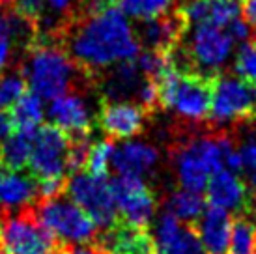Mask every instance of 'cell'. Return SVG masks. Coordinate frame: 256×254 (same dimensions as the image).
<instances>
[{"instance_id":"e575fe53","label":"cell","mask_w":256,"mask_h":254,"mask_svg":"<svg viewBox=\"0 0 256 254\" xmlns=\"http://www.w3.org/2000/svg\"><path fill=\"white\" fill-rule=\"evenodd\" d=\"M242 157H243V170L247 172L250 185L256 187V136L249 138L242 146Z\"/></svg>"},{"instance_id":"f35d334b","label":"cell","mask_w":256,"mask_h":254,"mask_svg":"<svg viewBox=\"0 0 256 254\" xmlns=\"http://www.w3.org/2000/svg\"><path fill=\"white\" fill-rule=\"evenodd\" d=\"M242 14L245 17V22L252 30H256V0H242Z\"/></svg>"},{"instance_id":"83f0119b","label":"cell","mask_w":256,"mask_h":254,"mask_svg":"<svg viewBox=\"0 0 256 254\" xmlns=\"http://www.w3.org/2000/svg\"><path fill=\"white\" fill-rule=\"evenodd\" d=\"M26 94V78L21 73L12 71L0 77V108H12Z\"/></svg>"},{"instance_id":"ba28073f","label":"cell","mask_w":256,"mask_h":254,"mask_svg":"<svg viewBox=\"0 0 256 254\" xmlns=\"http://www.w3.org/2000/svg\"><path fill=\"white\" fill-rule=\"evenodd\" d=\"M256 116V86L238 75L219 73L214 80V101L210 120L226 126Z\"/></svg>"},{"instance_id":"74e56055","label":"cell","mask_w":256,"mask_h":254,"mask_svg":"<svg viewBox=\"0 0 256 254\" xmlns=\"http://www.w3.org/2000/svg\"><path fill=\"white\" fill-rule=\"evenodd\" d=\"M56 254H107L101 250L98 245L96 247H88V245H62L58 248Z\"/></svg>"},{"instance_id":"8992f818","label":"cell","mask_w":256,"mask_h":254,"mask_svg":"<svg viewBox=\"0 0 256 254\" xmlns=\"http://www.w3.org/2000/svg\"><path fill=\"white\" fill-rule=\"evenodd\" d=\"M60 247L40 224L34 208L0 215V248L6 254H56Z\"/></svg>"},{"instance_id":"9a60e30c","label":"cell","mask_w":256,"mask_h":254,"mask_svg":"<svg viewBox=\"0 0 256 254\" xmlns=\"http://www.w3.org/2000/svg\"><path fill=\"white\" fill-rule=\"evenodd\" d=\"M96 245L107 254H157L156 241L144 228L118 222L96 238Z\"/></svg>"},{"instance_id":"7c38bea8","label":"cell","mask_w":256,"mask_h":254,"mask_svg":"<svg viewBox=\"0 0 256 254\" xmlns=\"http://www.w3.org/2000/svg\"><path fill=\"white\" fill-rule=\"evenodd\" d=\"M148 112L138 103L107 101L96 116V126L108 138H131L142 131Z\"/></svg>"},{"instance_id":"b9f144b4","label":"cell","mask_w":256,"mask_h":254,"mask_svg":"<svg viewBox=\"0 0 256 254\" xmlns=\"http://www.w3.org/2000/svg\"><path fill=\"white\" fill-rule=\"evenodd\" d=\"M0 254H6V252H4V250H2V248H0Z\"/></svg>"},{"instance_id":"4fadbf2b","label":"cell","mask_w":256,"mask_h":254,"mask_svg":"<svg viewBox=\"0 0 256 254\" xmlns=\"http://www.w3.org/2000/svg\"><path fill=\"white\" fill-rule=\"evenodd\" d=\"M185 32H187V24L176 8L174 12L163 15V17L140 21L135 34L140 45L146 47V50L170 54L182 43Z\"/></svg>"},{"instance_id":"2e32d148","label":"cell","mask_w":256,"mask_h":254,"mask_svg":"<svg viewBox=\"0 0 256 254\" xmlns=\"http://www.w3.org/2000/svg\"><path fill=\"white\" fill-rule=\"evenodd\" d=\"M159 162V152L146 142L128 140L114 148L112 164L118 176L138 178L150 176Z\"/></svg>"},{"instance_id":"603a6c76","label":"cell","mask_w":256,"mask_h":254,"mask_svg":"<svg viewBox=\"0 0 256 254\" xmlns=\"http://www.w3.org/2000/svg\"><path fill=\"white\" fill-rule=\"evenodd\" d=\"M228 254H256V213L238 215L232 220Z\"/></svg>"},{"instance_id":"d4e9b609","label":"cell","mask_w":256,"mask_h":254,"mask_svg":"<svg viewBox=\"0 0 256 254\" xmlns=\"http://www.w3.org/2000/svg\"><path fill=\"white\" fill-rule=\"evenodd\" d=\"M114 154V142L110 138L94 142L90 156L86 161V172L94 178H107L108 176V164L112 162Z\"/></svg>"},{"instance_id":"5b68a950","label":"cell","mask_w":256,"mask_h":254,"mask_svg":"<svg viewBox=\"0 0 256 254\" xmlns=\"http://www.w3.org/2000/svg\"><path fill=\"white\" fill-rule=\"evenodd\" d=\"M34 212L40 224L52 234L60 245H86L98 238L94 220L64 194L52 200H40Z\"/></svg>"},{"instance_id":"4dcf8cb0","label":"cell","mask_w":256,"mask_h":254,"mask_svg":"<svg viewBox=\"0 0 256 254\" xmlns=\"http://www.w3.org/2000/svg\"><path fill=\"white\" fill-rule=\"evenodd\" d=\"M212 2V17L210 24L228 26L232 21L240 19L242 14V0H210Z\"/></svg>"},{"instance_id":"9c48e42d","label":"cell","mask_w":256,"mask_h":254,"mask_svg":"<svg viewBox=\"0 0 256 254\" xmlns=\"http://www.w3.org/2000/svg\"><path fill=\"white\" fill-rule=\"evenodd\" d=\"M72 144V134H68L64 129L47 124L36 131L34 150L30 157V172L36 180H47V178H64L68 172L66 159L68 150Z\"/></svg>"},{"instance_id":"7a4b0ae2","label":"cell","mask_w":256,"mask_h":254,"mask_svg":"<svg viewBox=\"0 0 256 254\" xmlns=\"http://www.w3.org/2000/svg\"><path fill=\"white\" fill-rule=\"evenodd\" d=\"M215 77L184 73L172 66L156 82L159 88V103L163 108H172L192 124L204 122L212 112Z\"/></svg>"},{"instance_id":"8d00e7d4","label":"cell","mask_w":256,"mask_h":254,"mask_svg":"<svg viewBox=\"0 0 256 254\" xmlns=\"http://www.w3.org/2000/svg\"><path fill=\"white\" fill-rule=\"evenodd\" d=\"M226 34L230 36V40L234 43H247L250 40V34H252V28L242 19H236L226 26Z\"/></svg>"},{"instance_id":"ac0fdd59","label":"cell","mask_w":256,"mask_h":254,"mask_svg":"<svg viewBox=\"0 0 256 254\" xmlns=\"http://www.w3.org/2000/svg\"><path fill=\"white\" fill-rule=\"evenodd\" d=\"M206 254H228L232 236V217L219 208H210L194 224Z\"/></svg>"},{"instance_id":"ab89813d","label":"cell","mask_w":256,"mask_h":254,"mask_svg":"<svg viewBox=\"0 0 256 254\" xmlns=\"http://www.w3.org/2000/svg\"><path fill=\"white\" fill-rule=\"evenodd\" d=\"M14 122H12V116L10 112H6L4 108H0V142H4L10 136V134L14 133Z\"/></svg>"},{"instance_id":"8fae6325","label":"cell","mask_w":256,"mask_h":254,"mask_svg":"<svg viewBox=\"0 0 256 254\" xmlns=\"http://www.w3.org/2000/svg\"><path fill=\"white\" fill-rule=\"evenodd\" d=\"M206 200L212 208L236 212L238 215L256 213L254 198L250 196L245 182L230 170H219L210 178L206 185Z\"/></svg>"},{"instance_id":"cb8c5ba5","label":"cell","mask_w":256,"mask_h":254,"mask_svg":"<svg viewBox=\"0 0 256 254\" xmlns=\"http://www.w3.org/2000/svg\"><path fill=\"white\" fill-rule=\"evenodd\" d=\"M176 0H116V8L126 17L136 21H150L174 12Z\"/></svg>"},{"instance_id":"d590c367","label":"cell","mask_w":256,"mask_h":254,"mask_svg":"<svg viewBox=\"0 0 256 254\" xmlns=\"http://www.w3.org/2000/svg\"><path fill=\"white\" fill-rule=\"evenodd\" d=\"M15 10L21 15H24L26 19L34 21L38 24V21L43 17V10H45V0H17Z\"/></svg>"},{"instance_id":"d6a6232c","label":"cell","mask_w":256,"mask_h":254,"mask_svg":"<svg viewBox=\"0 0 256 254\" xmlns=\"http://www.w3.org/2000/svg\"><path fill=\"white\" fill-rule=\"evenodd\" d=\"M136 99H138V105L142 106L148 114L154 112L157 106H161V103H159V88L150 78H144L142 80V84H140L138 92H136Z\"/></svg>"},{"instance_id":"4316f807","label":"cell","mask_w":256,"mask_h":254,"mask_svg":"<svg viewBox=\"0 0 256 254\" xmlns=\"http://www.w3.org/2000/svg\"><path fill=\"white\" fill-rule=\"evenodd\" d=\"M159 254H206L200 236L192 224H182L180 234L170 241V245Z\"/></svg>"},{"instance_id":"836d02e7","label":"cell","mask_w":256,"mask_h":254,"mask_svg":"<svg viewBox=\"0 0 256 254\" xmlns=\"http://www.w3.org/2000/svg\"><path fill=\"white\" fill-rule=\"evenodd\" d=\"M66 178H47V180H38V202L40 200H52L66 194Z\"/></svg>"},{"instance_id":"d6986e66","label":"cell","mask_w":256,"mask_h":254,"mask_svg":"<svg viewBox=\"0 0 256 254\" xmlns=\"http://www.w3.org/2000/svg\"><path fill=\"white\" fill-rule=\"evenodd\" d=\"M142 73L135 60H126L112 66L110 73L103 82V92L107 96V101H124L126 98L138 92L142 84Z\"/></svg>"},{"instance_id":"484cf974","label":"cell","mask_w":256,"mask_h":254,"mask_svg":"<svg viewBox=\"0 0 256 254\" xmlns=\"http://www.w3.org/2000/svg\"><path fill=\"white\" fill-rule=\"evenodd\" d=\"M94 146L92 133L88 134H75L72 136V144L68 150V159H66V166H68V174H78L86 168V161L90 156V150Z\"/></svg>"},{"instance_id":"30bf717a","label":"cell","mask_w":256,"mask_h":254,"mask_svg":"<svg viewBox=\"0 0 256 254\" xmlns=\"http://www.w3.org/2000/svg\"><path fill=\"white\" fill-rule=\"evenodd\" d=\"M110 190L122 222L146 230L156 213V196L148 185L138 178L118 176L110 180Z\"/></svg>"},{"instance_id":"44dd1931","label":"cell","mask_w":256,"mask_h":254,"mask_svg":"<svg viewBox=\"0 0 256 254\" xmlns=\"http://www.w3.org/2000/svg\"><path fill=\"white\" fill-rule=\"evenodd\" d=\"M166 212H170L178 220H184L185 224L194 226L206 212V200L196 190H174L166 200Z\"/></svg>"},{"instance_id":"f1b7e54d","label":"cell","mask_w":256,"mask_h":254,"mask_svg":"<svg viewBox=\"0 0 256 254\" xmlns=\"http://www.w3.org/2000/svg\"><path fill=\"white\" fill-rule=\"evenodd\" d=\"M234 70L238 77L245 78L247 82L256 86V38L242 43V47L236 54Z\"/></svg>"},{"instance_id":"5bb4252c","label":"cell","mask_w":256,"mask_h":254,"mask_svg":"<svg viewBox=\"0 0 256 254\" xmlns=\"http://www.w3.org/2000/svg\"><path fill=\"white\" fill-rule=\"evenodd\" d=\"M47 114L52 126L64 129L72 136L92 133V110L86 103V99L78 94H66V96L52 99Z\"/></svg>"},{"instance_id":"3957f363","label":"cell","mask_w":256,"mask_h":254,"mask_svg":"<svg viewBox=\"0 0 256 254\" xmlns=\"http://www.w3.org/2000/svg\"><path fill=\"white\" fill-rule=\"evenodd\" d=\"M77 71L80 70L68 50L56 43H43L30 50V58L24 66V78L30 92L52 101L72 90L77 80Z\"/></svg>"},{"instance_id":"7402d4cb","label":"cell","mask_w":256,"mask_h":254,"mask_svg":"<svg viewBox=\"0 0 256 254\" xmlns=\"http://www.w3.org/2000/svg\"><path fill=\"white\" fill-rule=\"evenodd\" d=\"M10 116L15 129L38 131V126L43 122V103L34 92H26L12 108Z\"/></svg>"},{"instance_id":"ffe728a7","label":"cell","mask_w":256,"mask_h":254,"mask_svg":"<svg viewBox=\"0 0 256 254\" xmlns=\"http://www.w3.org/2000/svg\"><path fill=\"white\" fill-rule=\"evenodd\" d=\"M34 140H36V131L15 129L14 133L2 142L0 164L8 170H22L30 162Z\"/></svg>"},{"instance_id":"f546056e","label":"cell","mask_w":256,"mask_h":254,"mask_svg":"<svg viewBox=\"0 0 256 254\" xmlns=\"http://www.w3.org/2000/svg\"><path fill=\"white\" fill-rule=\"evenodd\" d=\"M178 12L184 17L187 28L206 24L212 17V2L210 0H187L184 6L178 8Z\"/></svg>"},{"instance_id":"52a82bcc","label":"cell","mask_w":256,"mask_h":254,"mask_svg":"<svg viewBox=\"0 0 256 254\" xmlns=\"http://www.w3.org/2000/svg\"><path fill=\"white\" fill-rule=\"evenodd\" d=\"M66 196L75 202L101 232L118 224L120 215L107 178H94L88 172L73 174L66 185Z\"/></svg>"},{"instance_id":"60d3db41","label":"cell","mask_w":256,"mask_h":254,"mask_svg":"<svg viewBox=\"0 0 256 254\" xmlns=\"http://www.w3.org/2000/svg\"><path fill=\"white\" fill-rule=\"evenodd\" d=\"M15 0H0V6H8V4H14Z\"/></svg>"},{"instance_id":"6da1fadb","label":"cell","mask_w":256,"mask_h":254,"mask_svg":"<svg viewBox=\"0 0 256 254\" xmlns=\"http://www.w3.org/2000/svg\"><path fill=\"white\" fill-rule=\"evenodd\" d=\"M62 36L68 54L84 75L101 73L140 54V42L116 4L77 15Z\"/></svg>"},{"instance_id":"277c9868","label":"cell","mask_w":256,"mask_h":254,"mask_svg":"<svg viewBox=\"0 0 256 254\" xmlns=\"http://www.w3.org/2000/svg\"><path fill=\"white\" fill-rule=\"evenodd\" d=\"M170 161L184 189L202 190L210 178L224 170L220 134L192 136L170 150Z\"/></svg>"},{"instance_id":"1f68e13d","label":"cell","mask_w":256,"mask_h":254,"mask_svg":"<svg viewBox=\"0 0 256 254\" xmlns=\"http://www.w3.org/2000/svg\"><path fill=\"white\" fill-rule=\"evenodd\" d=\"M15 45H17V42H15L14 30H12L10 14L0 12V71L12 62Z\"/></svg>"},{"instance_id":"e0dca14e","label":"cell","mask_w":256,"mask_h":254,"mask_svg":"<svg viewBox=\"0 0 256 254\" xmlns=\"http://www.w3.org/2000/svg\"><path fill=\"white\" fill-rule=\"evenodd\" d=\"M38 200V180L21 170H8L0 164V206L4 212L24 210Z\"/></svg>"}]
</instances>
